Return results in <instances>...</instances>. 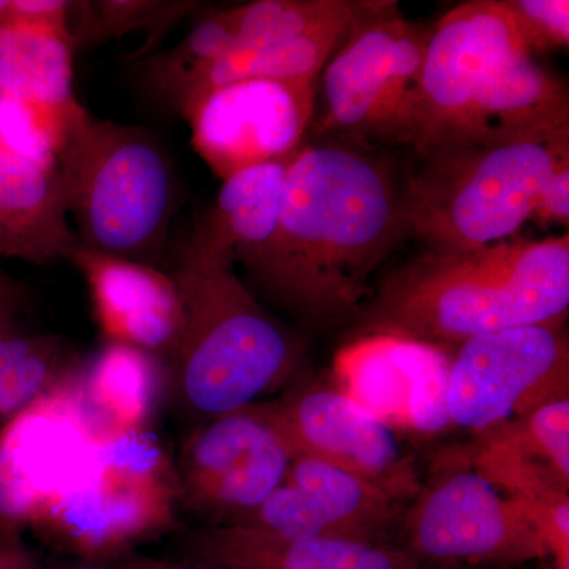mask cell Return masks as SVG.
Returning a JSON list of instances; mask_svg holds the SVG:
<instances>
[{"instance_id": "36", "label": "cell", "mask_w": 569, "mask_h": 569, "mask_svg": "<svg viewBox=\"0 0 569 569\" xmlns=\"http://www.w3.org/2000/svg\"><path fill=\"white\" fill-rule=\"evenodd\" d=\"M550 569H553L552 567H550Z\"/></svg>"}, {"instance_id": "25", "label": "cell", "mask_w": 569, "mask_h": 569, "mask_svg": "<svg viewBox=\"0 0 569 569\" xmlns=\"http://www.w3.org/2000/svg\"><path fill=\"white\" fill-rule=\"evenodd\" d=\"M71 372L54 339L21 335L13 318L0 321V419L9 421Z\"/></svg>"}, {"instance_id": "24", "label": "cell", "mask_w": 569, "mask_h": 569, "mask_svg": "<svg viewBox=\"0 0 569 569\" xmlns=\"http://www.w3.org/2000/svg\"><path fill=\"white\" fill-rule=\"evenodd\" d=\"M236 48V37L224 10H213L168 51L138 59L137 71L142 91L156 102L178 111L186 86L209 62Z\"/></svg>"}, {"instance_id": "28", "label": "cell", "mask_w": 569, "mask_h": 569, "mask_svg": "<svg viewBox=\"0 0 569 569\" xmlns=\"http://www.w3.org/2000/svg\"><path fill=\"white\" fill-rule=\"evenodd\" d=\"M509 447L569 486V399L549 400L516 421L492 429Z\"/></svg>"}, {"instance_id": "9", "label": "cell", "mask_w": 569, "mask_h": 569, "mask_svg": "<svg viewBox=\"0 0 569 569\" xmlns=\"http://www.w3.org/2000/svg\"><path fill=\"white\" fill-rule=\"evenodd\" d=\"M179 503L174 466L146 430L103 436L88 477L41 520L82 553L114 560L171 526Z\"/></svg>"}, {"instance_id": "32", "label": "cell", "mask_w": 569, "mask_h": 569, "mask_svg": "<svg viewBox=\"0 0 569 569\" xmlns=\"http://www.w3.org/2000/svg\"><path fill=\"white\" fill-rule=\"evenodd\" d=\"M110 561L111 569H219L187 557L181 560L162 559V557L142 556L137 552H127Z\"/></svg>"}, {"instance_id": "3", "label": "cell", "mask_w": 569, "mask_h": 569, "mask_svg": "<svg viewBox=\"0 0 569 569\" xmlns=\"http://www.w3.org/2000/svg\"><path fill=\"white\" fill-rule=\"evenodd\" d=\"M557 123H569L567 84L535 61L505 0H470L437 21L419 84L413 156Z\"/></svg>"}, {"instance_id": "35", "label": "cell", "mask_w": 569, "mask_h": 569, "mask_svg": "<svg viewBox=\"0 0 569 569\" xmlns=\"http://www.w3.org/2000/svg\"><path fill=\"white\" fill-rule=\"evenodd\" d=\"M9 7V0H0V17H2L3 11Z\"/></svg>"}, {"instance_id": "20", "label": "cell", "mask_w": 569, "mask_h": 569, "mask_svg": "<svg viewBox=\"0 0 569 569\" xmlns=\"http://www.w3.org/2000/svg\"><path fill=\"white\" fill-rule=\"evenodd\" d=\"M82 400L103 436L148 429L163 388L156 356L108 342L88 367L80 370Z\"/></svg>"}, {"instance_id": "14", "label": "cell", "mask_w": 569, "mask_h": 569, "mask_svg": "<svg viewBox=\"0 0 569 569\" xmlns=\"http://www.w3.org/2000/svg\"><path fill=\"white\" fill-rule=\"evenodd\" d=\"M317 80L236 81L201 93L179 114L192 130L194 151L227 179L305 144L316 112Z\"/></svg>"}, {"instance_id": "33", "label": "cell", "mask_w": 569, "mask_h": 569, "mask_svg": "<svg viewBox=\"0 0 569 569\" xmlns=\"http://www.w3.org/2000/svg\"><path fill=\"white\" fill-rule=\"evenodd\" d=\"M21 293L13 280L0 274V321L11 320L20 306Z\"/></svg>"}, {"instance_id": "13", "label": "cell", "mask_w": 569, "mask_h": 569, "mask_svg": "<svg viewBox=\"0 0 569 569\" xmlns=\"http://www.w3.org/2000/svg\"><path fill=\"white\" fill-rule=\"evenodd\" d=\"M263 407L293 458L342 468L402 503L421 489L411 455L395 430L346 389L299 385Z\"/></svg>"}, {"instance_id": "10", "label": "cell", "mask_w": 569, "mask_h": 569, "mask_svg": "<svg viewBox=\"0 0 569 569\" xmlns=\"http://www.w3.org/2000/svg\"><path fill=\"white\" fill-rule=\"evenodd\" d=\"M80 370L22 408L0 429L3 529L39 527L91 470L103 433L82 400Z\"/></svg>"}, {"instance_id": "7", "label": "cell", "mask_w": 569, "mask_h": 569, "mask_svg": "<svg viewBox=\"0 0 569 569\" xmlns=\"http://www.w3.org/2000/svg\"><path fill=\"white\" fill-rule=\"evenodd\" d=\"M432 28L399 7L359 26L318 74L307 137L387 151L418 141V97Z\"/></svg>"}, {"instance_id": "31", "label": "cell", "mask_w": 569, "mask_h": 569, "mask_svg": "<svg viewBox=\"0 0 569 569\" xmlns=\"http://www.w3.org/2000/svg\"><path fill=\"white\" fill-rule=\"evenodd\" d=\"M0 569H41L18 530L0 531Z\"/></svg>"}, {"instance_id": "11", "label": "cell", "mask_w": 569, "mask_h": 569, "mask_svg": "<svg viewBox=\"0 0 569 569\" xmlns=\"http://www.w3.org/2000/svg\"><path fill=\"white\" fill-rule=\"evenodd\" d=\"M569 348L563 323L519 326L471 337L449 361L448 422L485 433L568 397Z\"/></svg>"}, {"instance_id": "18", "label": "cell", "mask_w": 569, "mask_h": 569, "mask_svg": "<svg viewBox=\"0 0 569 569\" xmlns=\"http://www.w3.org/2000/svg\"><path fill=\"white\" fill-rule=\"evenodd\" d=\"M296 152L223 179L219 193L194 222L181 263L234 268L260 250L279 223L284 181Z\"/></svg>"}, {"instance_id": "27", "label": "cell", "mask_w": 569, "mask_h": 569, "mask_svg": "<svg viewBox=\"0 0 569 569\" xmlns=\"http://www.w3.org/2000/svg\"><path fill=\"white\" fill-rule=\"evenodd\" d=\"M86 112L81 104L59 108L0 96V149L47 170H56L67 133Z\"/></svg>"}, {"instance_id": "6", "label": "cell", "mask_w": 569, "mask_h": 569, "mask_svg": "<svg viewBox=\"0 0 569 569\" xmlns=\"http://www.w3.org/2000/svg\"><path fill=\"white\" fill-rule=\"evenodd\" d=\"M56 164L82 249L159 268L179 192L162 142L141 127L86 112Z\"/></svg>"}, {"instance_id": "5", "label": "cell", "mask_w": 569, "mask_h": 569, "mask_svg": "<svg viewBox=\"0 0 569 569\" xmlns=\"http://www.w3.org/2000/svg\"><path fill=\"white\" fill-rule=\"evenodd\" d=\"M173 277L183 323L168 378L187 413L201 422L234 413L293 380L298 339L234 268L181 263Z\"/></svg>"}, {"instance_id": "4", "label": "cell", "mask_w": 569, "mask_h": 569, "mask_svg": "<svg viewBox=\"0 0 569 569\" xmlns=\"http://www.w3.org/2000/svg\"><path fill=\"white\" fill-rule=\"evenodd\" d=\"M569 157V123L498 132L415 153L407 168L411 238L466 253L515 238Z\"/></svg>"}, {"instance_id": "1", "label": "cell", "mask_w": 569, "mask_h": 569, "mask_svg": "<svg viewBox=\"0 0 569 569\" xmlns=\"http://www.w3.org/2000/svg\"><path fill=\"white\" fill-rule=\"evenodd\" d=\"M407 168L387 151L307 137L274 234L241 261L266 299L312 328L356 321L373 272L410 233Z\"/></svg>"}, {"instance_id": "8", "label": "cell", "mask_w": 569, "mask_h": 569, "mask_svg": "<svg viewBox=\"0 0 569 569\" xmlns=\"http://www.w3.org/2000/svg\"><path fill=\"white\" fill-rule=\"evenodd\" d=\"M400 519L399 548L436 569H493L546 563L537 512L477 467L452 468L421 486Z\"/></svg>"}, {"instance_id": "21", "label": "cell", "mask_w": 569, "mask_h": 569, "mask_svg": "<svg viewBox=\"0 0 569 569\" xmlns=\"http://www.w3.org/2000/svg\"><path fill=\"white\" fill-rule=\"evenodd\" d=\"M73 37L43 22L0 21V96L78 107L73 93Z\"/></svg>"}, {"instance_id": "12", "label": "cell", "mask_w": 569, "mask_h": 569, "mask_svg": "<svg viewBox=\"0 0 569 569\" xmlns=\"http://www.w3.org/2000/svg\"><path fill=\"white\" fill-rule=\"evenodd\" d=\"M293 452L263 402L208 419L176 460L179 503L208 526L241 522L287 478Z\"/></svg>"}, {"instance_id": "26", "label": "cell", "mask_w": 569, "mask_h": 569, "mask_svg": "<svg viewBox=\"0 0 569 569\" xmlns=\"http://www.w3.org/2000/svg\"><path fill=\"white\" fill-rule=\"evenodd\" d=\"M194 2H159V0H104L71 2L69 28L74 47L119 39L134 29H146L149 39L133 59L146 58L187 14L197 9Z\"/></svg>"}, {"instance_id": "29", "label": "cell", "mask_w": 569, "mask_h": 569, "mask_svg": "<svg viewBox=\"0 0 569 569\" xmlns=\"http://www.w3.org/2000/svg\"><path fill=\"white\" fill-rule=\"evenodd\" d=\"M531 52L567 50L569 44L568 0H505Z\"/></svg>"}, {"instance_id": "30", "label": "cell", "mask_w": 569, "mask_h": 569, "mask_svg": "<svg viewBox=\"0 0 569 569\" xmlns=\"http://www.w3.org/2000/svg\"><path fill=\"white\" fill-rule=\"evenodd\" d=\"M533 217L542 223H559L568 228L569 222V157L553 170Z\"/></svg>"}, {"instance_id": "15", "label": "cell", "mask_w": 569, "mask_h": 569, "mask_svg": "<svg viewBox=\"0 0 569 569\" xmlns=\"http://www.w3.org/2000/svg\"><path fill=\"white\" fill-rule=\"evenodd\" d=\"M402 501L366 479L321 460L295 456L282 485L241 522L282 538L383 542L399 523Z\"/></svg>"}, {"instance_id": "19", "label": "cell", "mask_w": 569, "mask_h": 569, "mask_svg": "<svg viewBox=\"0 0 569 569\" xmlns=\"http://www.w3.org/2000/svg\"><path fill=\"white\" fill-rule=\"evenodd\" d=\"M80 246L61 176L0 149V258L47 266Z\"/></svg>"}, {"instance_id": "22", "label": "cell", "mask_w": 569, "mask_h": 569, "mask_svg": "<svg viewBox=\"0 0 569 569\" xmlns=\"http://www.w3.org/2000/svg\"><path fill=\"white\" fill-rule=\"evenodd\" d=\"M389 0H257L224 10L236 48L353 29L391 10Z\"/></svg>"}, {"instance_id": "17", "label": "cell", "mask_w": 569, "mask_h": 569, "mask_svg": "<svg viewBox=\"0 0 569 569\" xmlns=\"http://www.w3.org/2000/svg\"><path fill=\"white\" fill-rule=\"evenodd\" d=\"M183 557L219 569H436L406 549L337 538H282L241 526L187 535Z\"/></svg>"}, {"instance_id": "23", "label": "cell", "mask_w": 569, "mask_h": 569, "mask_svg": "<svg viewBox=\"0 0 569 569\" xmlns=\"http://www.w3.org/2000/svg\"><path fill=\"white\" fill-rule=\"evenodd\" d=\"M358 28L316 33L282 43L234 48L194 74L183 89L178 112L201 93L236 81L317 80L329 59Z\"/></svg>"}, {"instance_id": "2", "label": "cell", "mask_w": 569, "mask_h": 569, "mask_svg": "<svg viewBox=\"0 0 569 569\" xmlns=\"http://www.w3.org/2000/svg\"><path fill=\"white\" fill-rule=\"evenodd\" d=\"M569 236L515 238L466 253L425 252L396 268L356 318L358 337L458 348L479 335L563 323Z\"/></svg>"}, {"instance_id": "34", "label": "cell", "mask_w": 569, "mask_h": 569, "mask_svg": "<svg viewBox=\"0 0 569 569\" xmlns=\"http://www.w3.org/2000/svg\"><path fill=\"white\" fill-rule=\"evenodd\" d=\"M41 569H111L110 560H91L81 559L73 563H63L59 567L41 568Z\"/></svg>"}, {"instance_id": "16", "label": "cell", "mask_w": 569, "mask_h": 569, "mask_svg": "<svg viewBox=\"0 0 569 569\" xmlns=\"http://www.w3.org/2000/svg\"><path fill=\"white\" fill-rule=\"evenodd\" d=\"M71 263L80 269L108 342L123 343L159 359L173 353L183 312L173 276L156 266L91 252L78 246Z\"/></svg>"}]
</instances>
